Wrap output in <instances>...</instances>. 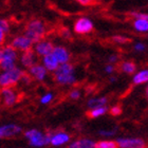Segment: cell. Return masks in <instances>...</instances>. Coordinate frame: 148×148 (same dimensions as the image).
Instances as JSON below:
<instances>
[{
	"label": "cell",
	"mask_w": 148,
	"mask_h": 148,
	"mask_svg": "<svg viewBox=\"0 0 148 148\" xmlns=\"http://www.w3.org/2000/svg\"><path fill=\"white\" fill-rule=\"evenodd\" d=\"M122 112H123V109H122V107L120 105H114L109 109V113L112 116H119V115L122 114Z\"/></svg>",
	"instance_id": "28"
},
{
	"label": "cell",
	"mask_w": 148,
	"mask_h": 148,
	"mask_svg": "<svg viewBox=\"0 0 148 148\" xmlns=\"http://www.w3.org/2000/svg\"><path fill=\"white\" fill-rule=\"evenodd\" d=\"M95 142L89 138H79L68 144V148H94Z\"/></svg>",
	"instance_id": "15"
},
{
	"label": "cell",
	"mask_w": 148,
	"mask_h": 148,
	"mask_svg": "<svg viewBox=\"0 0 148 148\" xmlns=\"http://www.w3.org/2000/svg\"><path fill=\"white\" fill-rule=\"evenodd\" d=\"M117 148H146V142L141 138H117Z\"/></svg>",
	"instance_id": "7"
},
{
	"label": "cell",
	"mask_w": 148,
	"mask_h": 148,
	"mask_svg": "<svg viewBox=\"0 0 148 148\" xmlns=\"http://www.w3.org/2000/svg\"><path fill=\"white\" fill-rule=\"evenodd\" d=\"M20 82L23 83L25 85H29V84H31V82H32V77L25 72V73L23 74V76L21 77V80H20Z\"/></svg>",
	"instance_id": "32"
},
{
	"label": "cell",
	"mask_w": 148,
	"mask_h": 148,
	"mask_svg": "<svg viewBox=\"0 0 148 148\" xmlns=\"http://www.w3.org/2000/svg\"><path fill=\"white\" fill-rule=\"evenodd\" d=\"M23 134L32 147L41 148L50 145V133H43L40 130L32 128V129L25 131Z\"/></svg>",
	"instance_id": "4"
},
{
	"label": "cell",
	"mask_w": 148,
	"mask_h": 148,
	"mask_svg": "<svg viewBox=\"0 0 148 148\" xmlns=\"http://www.w3.org/2000/svg\"><path fill=\"white\" fill-rule=\"evenodd\" d=\"M132 27L134 31L138 33H148V19L140 17V16H134L133 17Z\"/></svg>",
	"instance_id": "18"
},
{
	"label": "cell",
	"mask_w": 148,
	"mask_h": 148,
	"mask_svg": "<svg viewBox=\"0 0 148 148\" xmlns=\"http://www.w3.org/2000/svg\"><path fill=\"white\" fill-rule=\"evenodd\" d=\"M111 40L115 43H120V45H124L129 41V38L127 36H124V35H114V36L111 37Z\"/></svg>",
	"instance_id": "27"
},
{
	"label": "cell",
	"mask_w": 148,
	"mask_h": 148,
	"mask_svg": "<svg viewBox=\"0 0 148 148\" xmlns=\"http://www.w3.org/2000/svg\"><path fill=\"white\" fill-rule=\"evenodd\" d=\"M22 132V128L16 124H8L0 126V140L6 138H13L20 134Z\"/></svg>",
	"instance_id": "13"
},
{
	"label": "cell",
	"mask_w": 148,
	"mask_h": 148,
	"mask_svg": "<svg viewBox=\"0 0 148 148\" xmlns=\"http://www.w3.org/2000/svg\"><path fill=\"white\" fill-rule=\"evenodd\" d=\"M1 60H2V50L0 48V62H1Z\"/></svg>",
	"instance_id": "38"
},
{
	"label": "cell",
	"mask_w": 148,
	"mask_h": 148,
	"mask_svg": "<svg viewBox=\"0 0 148 148\" xmlns=\"http://www.w3.org/2000/svg\"><path fill=\"white\" fill-rule=\"evenodd\" d=\"M68 97L71 101H78L82 97V91L79 89H77V88H73V89L70 90Z\"/></svg>",
	"instance_id": "26"
},
{
	"label": "cell",
	"mask_w": 148,
	"mask_h": 148,
	"mask_svg": "<svg viewBox=\"0 0 148 148\" xmlns=\"http://www.w3.org/2000/svg\"><path fill=\"white\" fill-rule=\"evenodd\" d=\"M71 141V136L66 131H56L50 133V145L53 147H60L67 145Z\"/></svg>",
	"instance_id": "9"
},
{
	"label": "cell",
	"mask_w": 148,
	"mask_h": 148,
	"mask_svg": "<svg viewBox=\"0 0 148 148\" xmlns=\"http://www.w3.org/2000/svg\"><path fill=\"white\" fill-rule=\"evenodd\" d=\"M10 46L13 47L14 49L17 51V52H27V51H30V50L33 49V46L34 43L32 42V40H30L25 35H17L11 40V43Z\"/></svg>",
	"instance_id": "5"
},
{
	"label": "cell",
	"mask_w": 148,
	"mask_h": 148,
	"mask_svg": "<svg viewBox=\"0 0 148 148\" xmlns=\"http://www.w3.org/2000/svg\"><path fill=\"white\" fill-rule=\"evenodd\" d=\"M108 103V99L106 96H99V97H91L87 101V108L89 110L96 108H101V107H106Z\"/></svg>",
	"instance_id": "19"
},
{
	"label": "cell",
	"mask_w": 148,
	"mask_h": 148,
	"mask_svg": "<svg viewBox=\"0 0 148 148\" xmlns=\"http://www.w3.org/2000/svg\"><path fill=\"white\" fill-rule=\"evenodd\" d=\"M93 21L88 17H79L75 20L73 25L74 32L78 35H87L93 31Z\"/></svg>",
	"instance_id": "6"
},
{
	"label": "cell",
	"mask_w": 148,
	"mask_h": 148,
	"mask_svg": "<svg viewBox=\"0 0 148 148\" xmlns=\"http://www.w3.org/2000/svg\"><path fill=\"white\" fill-rule=\"evenodd\" d=\"M104 71L107 74H109V75H111V74L115 71V66L111 65V64H107V65L105 66V68H104Z\"/></svg>",
	"instance_id": "31"
},
{
	"label": "cell",
	"mask_w": 148,
	"mask_h": 148,
	"mask_svg": "<svg viewBox=\"0 0 148 148\" xmlns=\"http://www.w3.org/2000/svg\"><path fill=\"white\" fill-rule=\"evenodd\" d=\"M0 29L2 30L4 33H9L10 31V22L6 19H0Z\"/></svg>",
	"instance_id": "29"
},
{
	"label": "cell",
	"mask_w": 148,
	"mask_h": 148,
	"mask_svg": "<svg viewBox=\"0 0 148 148\" xmlns=\"http://www.w3.org/2000/svg\"><path fill=\"white\" fill-rule=\"evenodd\" d=\"M48 73L49 72L47 71L41 64H36L28 70V74L32 77V79H35L37 82H43L48 76Z\"/></svg>",
	"instance_id": "14"
},
{
	"label": "cell",
	"mask_w": 148,
	"mask_h": 148,
	"mask_svg": "<svg viewBox=\"0 0 148 148\" xmlns=\"http://www.w3.org/2000/svg\"><path fill=\"white\" fill-rule=\"evenodd\" d=\"M47 34V27L45 22L40 19H31L27 23L25 28L23 35L28 37L29 39L32 40L33 43H36L40 40H42Z\"/></svg>",
	"instance_id": "2"
},
{
	"label": "cell",
	"mask_w": 148,
	"mask_h": 148,
	"mask_svg": "<svg viewBox=\"0 0 148 148\" xmlns=\"http://www.w3.org/2000/svg\"><path fill=\"white\" fill-rule=\"evenodd\" d=\"M120 70L123 73L126 74H134L136 72V65L131 60H125L122 62L120 65Z\"/></svg>",
	"instance_id": "21"
},
{
	"label": "cell",
	"mask_w": 148,
	"mask_h": 148,
	"mask_svg": "<svg viewBox=\"0 0 148 148\" xmlns=\"http://www.w3.org/2000/svg\"><path fill=\"white\" fill-rule=\"evenodd\" d=\"M25 71L20 67H15L12 70L3 71L0 73V87L1 88H12L21 80V77Z\"/></svg>",
	"instance_id": "3"
},
{
	"label": "cell",
	"mask_w": 148,
	"mask_h": 148,
	"mask_svg": "<svg viewBox=\"0 0 148 148\" xmlns=\"http://www.w3.org/2000/svg\"><path fill=\"white\" fill-rule=\"evenodd\" d=\"M0 95L5 107H12L18 101V94L13 88H2L0 91Z\"/></svg>",
	"instance_id": "10"
},
{
	"label": "cell",
	"mask_w": 148,
	"mask_h": 148,
	"mask_svg": "<svg viewBox=\"0 0 148 148\" xmlns=\"http://www.w3.org/2000/svg\"><path fill=\"white\" fill-rule=\"evenodd\" d=\"M117 77L116 76H110V78H109V82L110 83H114V82H116Z\"/></svg>",
	"instance_id": "36"
},
{
	"label": "cell",
	"mask_w": 148,
	"mask_h": 148,
	"mask_svg": "<svg viewBox=\"0 0 148 148\" xmlns=\"http://www.w3.org/2000/svg\"><path fill=\"white\" fill-rule=\"evenodd\" d=\"M52 54L58 62L59 65L68 64L71 60V53L64 46H54Z\"/></svg>",
	"instance_id": "11"
},
{
	"label": "cell",
	"mask_w": 148,
	"mask_h": 148,
	"mask_svg": "<svg viewBox=\"0 0 148 148\" xmlns=\"http://www.w3.org/2000/svg\"><path fill=\"white\" fill-rule=\"evenodd\" d=\"M53 49H54V43L51 40L46 39V38L34 43V46H33V51L35 52V54L41 58L51 54L53 52Z\"/></svg>",
	"instance_id": "8"
},
{
	"label": "cell",
	"mask_w": 148,
	"mask_h": 148,
	"mask_svg": "<svg viewBox=\"0 0 148 148\" xmlns=\"http://www.w3.org/2000/svg\"><path fill=\"white\" fill-rule=\"evenodd\" d=\"M2 50V59L3 60H10V62H17L19 56L18 52L16 51L13 47H11L10 45H5L4 47L1 48Z\"/></svg>",
	"instance_id": "17"
},
{
	"label": "cell",
	"mask_w": 148,
	"mask_h": 148,
	"mask_svg": "<svg viewBox=\"0 0 148 148\" xmlns=\"http://www.w3.org/2000/svg\"><path fill=\"white\" fill-rule=\"evenodd\" d=\"M53 99H54V94L52 92H47L41 95L39 102L41 105H49L50 103L53 102Z\"/></svg>",
	"instance_id": "24"
},
{
	"label": "cell",
	"mask_w": 148,
	"mask_h": 148,
	"mask_svg": "<svg viewBox=\"0 0 148 148\" xmlns=\"http://www.w3.org/2000/svg\"><path fill=\"white\" fill-rule=\"evenodd\" d=\"M94 148H117V144L113 140H101L95 142Z\"/></svg>",
	"instance_id": "22"
},
{
	"label": "cell",
	"mask_w": 148,
	"mask_h": 148,
	"mask_svg": "<svg viewBox=\"0 0 148 148\" xmlns=\"http://www.w3.org/2000/svg\"><path fill=\"white\" fill-rule=\"evenodd\" d=\"M133 85H144L148 84V69H142L140 71H136L132 76Z\"/></svg>",
	"instance_id": "20"
},
{
	"label": "cell",
	"mask_w": 148,
	"mask_h": 148,
	"mask_svg": "<svg viewBox=\"0 0 148 148\" xmlns=\"http://www.w3.org/2000/svg\"><path fill=\"white\" fill-rule=\"evenodd\" d=\"M145 96H146V99H147V102H148V84L146 85V88H145Z\"/></svg>",
	"instance_id": "37"
},
{
	"label": "cell",
	"mask_w": 148,
	"mask_h": 148,
	"mask_svg": "<svg viewBox=\"0 0 148 148\" xmlns=\"http://www.w3.org/2000/svg\"><path fill=\"white\" fill-rule=\"evenodd\" d=\"M133 49L136 52H144L146 50V45L143 42H136L133 45Z\"/></svg>",
	"instance_id": "30"
},
{
	"label": "cell",
	"mask_w": 148,
	"mask_h": 148,
	"mask_svg": "<svg viewBox=\"0 0 148 148\" xmlns=\"http://www.w3.org/2000/svg\"><path fill=\"white\" fill-rule=\"evenodd\" d=\"M116 128H113V129H101L99 131V134L103 138H112V136H115L116 133Z\"/></svg>",
	"instance_id": "25"
},
{
	"label": "cell",
	"mask_w": 148,
	"mask_h": 148,
	"mask_svg": "<svg viewBox=\"0 0 148 148\" xmlns=\"http://www.w3.org/2000/svg\"><path fill=\"white\" fill-rule=\"evenodd\" d=\"M19 62L20 65L25 69H30L31 67L35 66L36 64H38V56L35 54V52L33 51V49L27 52H23L20 54L19 56Z\"/></svg>",
	"instance_id": "12"
},
{
	"label": "cell",
	"mask_w": 148,
	"mask_h": 148,
	"mask_svg": "<svg viewBox=\"0 0 148 148\" xmlns=\"http://www.w3.org/2000/svg\"><path fill=\"white\" fill-rule=\"evenodd\" d=\"M117 62H119V55H116V54H111L108 57V64L114 65V64Z\"/></svg>",
	"instance_id": "33"
},
{
	"label": "cell",
	"mask_w": 148,
	"mask_h": 148,
	"mask_svg": "<svg viewBox=\"0 0 148 148\" xmlns=\"http://www.w3.org/2000/svg\"><path fill=\"white\" fill-rule=\"evenodd\" d=\"M62 38H66V39H70V38H71V32L69 31L67 28H64L62 30Z\"/></svg>",
	"instance_id": "34"
},
{
	"label": "cell",
	"mask_w": 148,
	"mask_h": 148,
	"mask_svg": "<svg viewBox=\"0 0 148 148\" xmlns=\"http://www.w3.org/2000/svg\"><path fill=\"white\" fill-rule=\"evenodd\" d=\"M53 79L59 86H72L76 83L75 69L71 62L59 65L55 72H53Z\"/></svg>",
	"instance_id": "1"
},
{
	"label": "cell",
	"mask_w": 148,
	"mask_h": 148,
	"mask_svg": "<svg viewBox=\"0 0 148 148\" xmlns=\"http://www.w3.org/2000/svg\"><path fill=\"white\" fill-rule=\"evenodd\" d=\"M108 111L107 107H101V108H96V109H92V110L88 111V116L90 119H97V117H101L103 115H105Z\"/></svg>",
	"instance_id": "23"
},
{
	"label": "cell",
	"mask_w": 148,
	"mask_h": 148,
	"mask_svg": "<svg viewBox=\"0 0 148 148\" xmlns=\"http://www.w3.org/2000/svg\"><path fill=\"white\" fill-rule=\"evenodd\" d=\"M41 65L45 67V69H46L48 72H55V70L57 68H58V62L56 60V58L53 56V54L51 53V54H49V55L45 56V57H42L41 58Z\"/></svg>",
	"instance_id": "16"
},
{
	"label": "cell",
	"mask_w": 148,
	"mask_h": 148,
	"mask_svg": "<svg viewBox=\"0 0 148 148\" xmlns=\"http://www.w3.org/2000/svg\"><path fill=\"white\" fill-rule=\"evenodd\" d=\"M5 33L0 29V47L2 46L3 43H4V41H5Z\"/></svg>",
	"instance_id": "35"
}]
</instances>
